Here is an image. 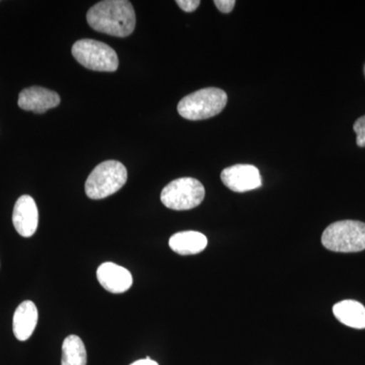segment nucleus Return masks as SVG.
<instances>
[{
  "label": "nucleus",
  "instance_id": "obj_1",
  "mask_svg": "<svg viewBox=\"0 0 365 365\" xmlns=\"http://www.w3.org/2000/svg\"><path fill=\"white\" fill-rule=\"evenodd\" d=\"M86 21L97 32L124 38L133 33L136 16L130 1L104 0L88 9Z\"/></svg>",
  "mask_w": 365,
  "mask_h": 365
},
{
  "label": "nucleus",
  "instance_id": "obj_2",
  "mask_svg": "<svg viewBox=\"0 0 365 365\" xmlns=\"http://www.w3.org/2000/svg\"><path fill=\"white\" fill-rule=\"evenodd\" d=\"M227 104V95L217 88H206L182 98L178 112L182 118L199 121L220 114Z\"/></svg>",
  "mask_w": 365,
  "mask_h": 365
},
{
  "label": "nucleus",
  "instance_id": "obj_3",
  "mask_svg": "<svg viewBox=\"0 0 365 365\" xmlns=\"http://www.w3.org/2000/svg\"><path fill=\"white\" fill-rule=\"evenodd\" d=\"M327 250L337 253H356L365 250V223L341 220L329 225L322 235Z\"/></svg>",
  "mask_w": 365,
  "mask_h": 365
},
{
  "label": "nucleus",
  "instance_id": "obj_4",
  "mask_svg": "<svg viewBox=\"0 0 365 365\" xmlns=\"http://www.w3.org/2000/svg\"><path fill=\"white\" fill-rule=\"evenodd\" d=\"M127 176L123 163L118 160H106L97 165L86 180V196L93 200L107 198L124 186Z\"/></svg>",
  "mask_w": 365,
  "mask_h": 365
},
{
  "label": "nucleus",
  "instance_id": "obj_5",
  "mask_svg": "<svg viewBox=\"0 0 365 365\" xmlns=\"http://www.w3.org/2000/svg\"><path fill=\"white\" fill-rule=\"evenodd\" d=\"M71 52L79 64L91 71L113 72L119 66L117 53L100 41L79 40L72 46Z\"/></svg>",
  "mask_w": 365,
  "mask_h": 365
},
{
  "label": "nucleus",
  "instance_id": "obj_6",
  "mask_svg": "<svg viewBox=\"0 0 365 365\" xmlns=\"http://www.w3.org/2000/svg\"><path fill=\"white\" fill-rule=\"evenodd\" d=\"M205 197L202 182L194 178H180L163 189L160 200L173 210H190L200 205Z\"/></svg>",
  "mask_w": 365,
  "mask_h": 365
},
{
  "label": "nucleus",
  "instance_id": "obj_7",
  "mask_svg": "<svg viewBox=\"0 0 365 365\" xmlns=\"http://www.w3.org/2000/svg\"><path fill=\"white\" fill-rule=\"evenodd\" d=\"M220 178L228 189L237 193L252 191L262 186L260 172L252 165H232L222 170Z\"/></svg>",
  "mask_w": 365,
  "mask_h": 365
},
{
  "label": "nucleus",
  "instance_id": "obj_8",
  "mask_svg": "<svg viewBox=\"0 0 365 365\" xmlns=\"http://www.w3.org/2000/svg\"><path fill=\"white\" fill-rule=\"evenodd\" d=\"M18 104L25 111L42 114L52 108H56L60 104V97L56 91L41 86H31L21 91Z\"/></svg>",
  "mask_w": 365,
  "mask_h": 365
},
{
  "label": "nucleus",
  "instance_id": "obj_9",
  "mask_svg": "<svg viewBox=\"0 0 365 365\" xmlns=\"http://www.w3.org/2000/svg\"><path fill=\"white\" fill-rule=\"evenodd\" d=\"M13 222L21 237H30L35 234L39 223V212L32 197L24 195L18 199L14 208Z\"/></svg>",
  "mask_w": 365,
  "mask_h": 365
},
{
  "label": "nucleus",
  "instance_id": "obj_10",
  "mask_svg": "<svg viewBox=\"0 0 365 365\" xmlns=\"http://www.w3.org/2000/svg\"><path fill=\"white\" fill-rule=\"evenodd\" d=\"M98 282L107 292L112 294H123L132 287L133 278L126 268L107 262L98 268Z\"/></svg>",
  "mask_w": 365,
  "mask_h": 365
},
{
  "label": "nucleus",
  "instance_id": "obj_11",
  "mask_svg": "<svg viewBox=\"0 0 365 365\" xmlns=\"http://www.w3.org/2000/svg\"><path fill=\"white\" fill-rule=\"evenodd\" d=\"M37 307L31 300L21 302L14 314L13 329L16 339L26 341L33 335L38 324Z\"/></svg>",
  "mask_w": 365,
  "mask_h": 365
},
{
  "label": "nucleus",
  "instance_id": "obj_12",
  "mask_svg": "<svg viewBox=\"0 0 365 365\" xmlns=\"http://www.w3.org/2000/svg\"><path fill=\"white\" fill-rule=\"evenodd\" d=\"M207 237L199 232H177L170 237V248L181 256H189L201 253L207 247Z\"/></svg>",
  "mask_w": 365,
  "mask_h": 365
},
{
  "label": "nucleus",
  "instance_id": "obj_13",
  "mask_svg": "<svg viewBox=\"0 0 365 365\" xmlns=\"http://www.w3.org/2000/svg\"><path fill=\"white\" fill-rule=\"evenodd\" d=\"M334 316L341 323L354 329H365V307L356 300L347 299L333 307Z\"/></svg>",
  "mask_w": 365,
  "mask_h": 365
},
{
  "label": "nucleus",
  "instance_id": "obj_14",
  "mask_svg": "<svg viewBox=\"0 0 365 365\" xmlns=\"http://www.w3.org/2000/svg\"><path fill=\"white\" fill-rule=\"evenodd\" d=\"M88 355L83 340L76 335H71L62 345L61 365H86Z\"/></svg>",
  "mask_w": 365,
  "mask_h": 365
},
{
  "label": "nucleus",
  "instance_id": "obj_15",
  "mask_svg": "<svg viewBox=\"0 0 365 365\" xmlns=\"http://www.w3.org/2000/svg\"><path fill=\"white\" fill-rule=\"evenodd\" d=\"M353 130L356 133V143L359 148H365V116L360 117L353 125Z\"/></svg>",
  "mask_w": 365,
  "mask_h": 365
},
{
  "label": "nucleus",
  "instance_id": "obj_16",
  "mask_svg": "<svg viewBox=\"0 0 365 365\" xmlns=\"http://www.w3.org/2000/svg\"><path fill=\"white\" fill-rule=\"evenodd\" d=\"M201 2L199 0H178L177 4L186 13L196 11Z\"/></svg>",
  "mask_w": 365,
  "mask_h": 365
},
{
  "label": "nucleus",
  "instance_id": "obj_17",
  "mask_svg": "<svg viewBox=\"0 0 365 365\" xmlns=\"http://www.w3.org/2000/svg\"><path fill=\"white\" fill-rule=\"evenodd\" d=\"M215 4L223 14H230L235 6V0H215Z\"/></svg>",
  "mask_w": 365,
  "mask_h": 365
},
{
  "label": "nucleus",
  "instance_id": "obj_18",
  "mask_svg": "<svg viewBox=\"0 0 365 365\" xmlns=\"http://www.w3.org/2000/svg\"><path fill=\"white\" fill-rule=\"evenodd\" d=\"M130 365H158V362L153 361L151 360L150 357H146L145 359L137 360V361L133 362V364Z\"/></svg>",
  "mask_w": 365,
  "mask_h": 365
}]
</instances>
